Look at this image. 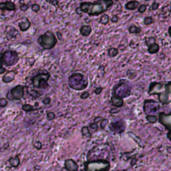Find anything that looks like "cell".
I'll list each match as a JSON object with an SVG mask.
<instances>
[{
    "label": "cell",
    "mask_w": 171,
    "mask_h": 171,
    "mask_svg": "<svg viewBox=\"0 0 171 171\" xmlns=\"http://www.w3.org/2000/svg\"><path fill=\"white\" fill-rule=\"evenodd\" d=\"M168 33H169V35L171 36V27H170L168 29Z\"/></svg>",
    "instance_id": "obj_47"
},
{
    "label": "cell",
    "mask_w": 171,
    "mask_h": 171,
    "mask_svg": "<svg viewBox=\"0 0 171 171\" xmlns=\"http://www.w3.org/2000/svg\"><path fill=\"white\" fill-rule=\"evenodd\" d=\"M9 162L11 166L15 167V168L18 166L20 164V159H19L18 155H17L15 157H11L9 159Z\"/></svg>",
    "instance_id": "obj_19"
},
{
    "label": "cell",
    "mask_w": 171,
    "mask_h": 171,
    "mask_svg": "<svg viewBox=\"0 0 171 171\" xmlns=\"http://www.w3.org/2000/svg\"><path fill=\"white\" fill-rule=\"evenodd\" d=\"M22 108V110H24V111L26 112H30L34 111V110H38V109H34L33 106H32V105H30V104H26L23 105L22 108Z\"/></svg>",
    "instance_id": "obj_23"
},
{
    "label": "cell",
    "mask_w": 171,
    "mask_h": 171,
    "mask_svg": "<svg viewBox=\"0 0 171 171\" xmlns=\"http://www.w3.org/2000/svg\"><path fill=\"white\" fill-rule=\"evenodd\" d=\"M50 102H51V98H49V97H47V98H46L45 99H44V100H42L43 104H45V105L50 104Z\"/></svg>",
    "instance_id": "obj_40"
},
{
    "label": "cell",
    "mask_w": 171,
    "mask_h": 171,
    "mask_svg": "<svg viewBox=\"0 0 171 171\" xmlns=\"http://www.w3.org/2000/svg\"><path fill=\"white\" fill-rule=\"evenodd\" d=\"M88 78L79 72L72 74L68 79V84L74 90H84L88 88Z\"/></svg>",
    "instance_id": "obj_3"
},
{
    "label": "cell",
    "mask_w": 171,
    "mask_h": 171,
    "mask_svg": "<svg viewBox=\"0 0 171 171\" xmlns=\"http://www.w3.org/2000/svg\"><path fill=\"white\" fill-rule=\"evenodd\" d=\"M80 32L82 36L84 37H88L90 36L91 32H92V28L89 25H84L80 28Z\"/></svg>",
    "instance_id": "obj_17"
},
{
    "label": "cell",
    "mask_w": 171,
    "mask_h": 171,
    "mask_svg": "<svg viewBox=\"0 0 171 171\" xmlns=\"http://www.w3.org/2000/svg\"><path fill=\"white\" fill-rule=\"evenodd\" d=\"M103 120V118H102V117H100V116H98V117H96L94 118V122L95 123H98L99 122H101V121H102V120Z\"/></svg>",
    "instance_id": "obj_42"
},
{
    "label": "cell",
    "mask_w": 171,
    "mask_h": 171,
    "mask_svg": "<svg viewBox=\"0 0 171 171\" xmlns=\"http://www.w3.org/2000/svg\"><path fill=\"white\" fill-rule=\"evenodd\" d=\"M16 74H17L16 71H14V70L8 71L5 75H3V76L2 78L3 82L7 84V83H10V82H13V80L15 79V76H16Z\"/></svg>",
    "instance_id": "obj_14"
},
{
    "label": "cell",
    "mask_w": 171,
    "mask_h": 171,
    "mask_svg": "<svg viewBox=\"0 0 171 171\" xmlns=\"http://www.w3.org/2000/svg\"><path fill=\"white\" fill-rule=\"evenodd\" d=\"M28 8H29L28 5L27 4H25V3H24V4L20 5V6H19V9H20L22 11H27L28 9Z\"/></svg>",
    "instance_id": "obj_37"
},
{
    "label": "cell",
    "mask_w": 171,
    "mask_h": 171,
    "mask_svg": "<svg viewBox=\"0 0 171 171\" xmlns=\"http://www.w3.org/2000/svg\"><path fill=\"white\" fill-rule=\"evenodd\" d=\"M16 10L15 4L12 1H4L0 3V19L7 21L13 16Z\"/></svg>",
    "instance_id": "obj_8"
},
{
    "label": "cell",
    "mask_w": 171,
    "mask_h": 171,
    "mask_svg": "<svg viewBox=\"0 0 171 171\" xmlns=\"http://www.w3.org/2000/svg\"><path fill=\"white\" fill-rule=\"evenodd\" d=\"M146 9V5H141L139 8V11L140 13H144Z\"/></svg>",
    "instance_id": "obj_39"
},
{
    "label": "cell",
    "mask_w": 171,
    "mask_h": 171,
    "mask_svg": "<svg viewBox=\"0 0 171 171\" xmlns=\"http://www.w3.org/2000/svg\"><path fill=\"white\" fill-rule=\"evenodd\" d=\"M111 20H112V22H114V23L117 22V21H118V17L117 15H114V16L112 17Z\"/></svg>",
    "instance_id": "obj_44"
},
{
    "label": "cell",
    "mask_w": 171,
    "mask_h": 171,
    "mask_svg": "<svg viewBox=\"0 0 171 171\" xmlns=\"http://www.w3.org/2000/svg\"><path fill=\"white\" fill-rule=\"evenodd\" d=\"M102 88H101V87H98V88H97L96 90H95L94 92L96 94L98 95V94H100L101 92H102Z\"/></svg>",
    "instance_id": "obj_41"
},
{
    "label": "cell",
    "mask_w": 171,
    "mask_h": 171,
    "mask_svg": "<svg viewBox=\"0 0 171 171\" xmlns=\"http://www.w3.org/2000/svg\"><path fill=\"white\" fill-rule=\"evenodd\" d=\"M46 116H47L48 120H53L56 118V114H54V112L52 111H48L47 114H46Z\"/></svg>",
    "instance_id": "obj_29"
},
{
    "label": "cell",
    "mask_w": 171,
    "mask_h": 171,
    "mask_svg": "<svg viewBox=\"0 0 171 171\" xmlns=\"http://www.w3.org/2000/svg\"><path fill=\"white\" fill-rule=\"evenodd\" d=\"M2 56L3 52H1V53H0V74H4L6 72V69L3 67V64L2 60Z\"/></svg>",
    "instance_id": "obj_26"
},
{
    "label": "cell",
    "mask_w": 171,
    "mask_h": 171,
    "mask_svg": "<svg viewBox=\"0 0 171 171\" xmlns=\"http://www.w3.org/2000/svg\"><path fill=\"white\" fill-rule=\"evenodd\" d=\"M119 112V110L116 109V108H112V109L110 110V112L111 114H116V113H118V112Z\"/></svg>",
    "instance_id": "obj_45"
},
{
    "label": "cell",
    "mask_w": 171,
    "mask_h": 171,
    "mask_svg": "<svg viewBox=\"0 0 171 171\" xmlns=\"http://www.w3.org/2000/svg\"><path fill=\"white\" fill-rule=\"evenodd\" d=\"M160 109V104L153 100H146L144 104V111L147 116L152 115Z\"/></svg>",
    "instance_id": "obj_11"
},
{
    "label": "cell",
    "mask_w": 171,
    "mask_h": 171,
    "mask_svg": "<svg viewBox=\"0 0 171 171\" xmlns=\"http://www.w3.org/2000/svg\"><path fill=\"white\" fill-rule=\"evenodd\" d=\"M81 132H82V135H84L85 137L90 138L92 137V135H91V133L88 126H83V127L82 128Z\"/></svg>",
    "instance_id": "obj_22"
},
{
    "label": "cell",
    "mask_w": 171,
    "mask_h": 171,
    "mask_svg": "<svg viewBox=\"0 0 171 171\" xmlns=\"http://www.w3.org/2000/svg\"><path fill=\"white\" fill-rule=\"evenodd\" d=\"M131 94V84L126 80H121L112 89V96L122 99Z\"/></svg>",
    "instance_id": "obj_4"
},
{
    "label": "cell",
    "mask_w": 171,
    "mask_h": 171,
    "mask_svg": "<svg viewBox=\"0 0 171 171\" xmlns=\"http://www.w3.org/2000/svg\"><path fill=\"white\" fill-rule=\"evenodd\" d=\"M109 21V16L106 14H104L101 16L99 22L103 25H106Z\"/></svg>",
    "instance_id": "obj_24"
},
{
    "label": "cell",
    "mask_w": 171,
    "mask_h": 171,
    "mask_svg": "<svg viewBox=\"0 0 171 171\" xmlns=\"http://www.w3.org/2000/svg\"><path fill=\"white\" fill-rule=\"evenodd\" d=\"M110 168V162L104 159L88 161L84 163L85 171H108Z\"/></svg>",
    "instance_id": "obj_7"
},
{
    "label": "cell",
    "mask_w": 171,
    "mask_h": 171,
    "mask_svg": "<svg viewBox=\"0 0 171 171\" xmlns=\"http://www.w3.org/2000/svg\"><path fill=\"white\" fill-rule=\"evenodd\" d=\"M50 78V74L47 71H40L32 78V83L35 88L46 90L49 88L48 80Z\"/></svg>",
    "instance_id": "obj_5"
},
{
    "label": "cell",
    "mask_w": 171,
    "mask_h": 171,
    "mask_svg": "<svg viewBox=\"0 0 171 171\" xmlns=\"http://www.w3.org/2000/svg\"><path fill=\"white\" fill-rule=\"evenodd\" d=\"M19 56L17 52L14 50H6L3 52L2 60L3 65L11 67L15 66L19 62Z\"/></svg>",
    "instance_id": "obj_9"
},
{
    "label": "cell",
    "mask_w": 171,
    "mask_h": 171,
    "mask_svg": "<svg viewBox=\"0 0 171 171\" xmlns=\"http://www.w3.org/2000/svg\"><path fill=\"white\" fill-rule=\"evenodd\" d=\"M7 103H8V102H7V100L5 98H0V107L4 108V107H5L7 105Z\"/></svg>",
    "instance_id": "obj_33"
},
{
    "label": "cell",
    "mask_w": 171,
    "mask_h": 171,
    "mask_svg": "<svg viewBox=\"0 0 171 171\" xmlns=\"http://www.w3.org/2000/svg\"><path fill=\"white\" fill-rule=\"evenodd\" d=\"M90 128L91 129H92V130H93V131H96L97 130H98V124L95 123V122H94V123L90 124Z\"/></svg>",
    "instance_id": "obj_38"
},
{
    "label": "cell",
    "mask_w": 171,
    "mask_h": 171,
    "mask_svg": "<svg viewBox=\"0 0 171 171\" xmlns=\"http://www.w3.org/2000/svg\"><path fill=\"white\" fill-rule=\"evenodd\" d=\"M89 96H90V94H89L88 92H84L82 94H81L80 98L83 99V100H85V99L88 98Z\"/></svg>",
    "instance_id": "obj_36"
},
{
    "label": "cell",
    "mask_w": 171,
    "mask_h": 171,
    "mask_svg": "<svg viewBox=\"0 0 171 171\" xmlns=\"http://www.w3.org/2000/svg\"><path fill=\"white\" fill-rule=\"evenodd\" d=\"M5 34H6L7 38L9 40H11V39L16 38V36L19 34V32L18 30L12 26H7L6 29H5Z\"/></svg>",
    "instance_id": "obj_15"
},
{
    "label": "cell",
    "mask_w": 171,
    "mask_h": 171,
    "mask_svg": "<svg viewBox=\"0 0 171 171\" xmlns=\"http://www.w3.org/2000/svg\"><path fill=\"white\" fill-rule=\"evenodd\" d=\"M129 32L130 33H135V34H139L141 32V28H138L136 26H132L129 28Z\"/></svg>",
    "instance_id": "obj_27"
},
{
    "label": "cell",
    "mask_w": 171,
    "mask_h": 171,
    "mask_svg": "<svg viewBox=\"0 0 171 171\" xmlns=\"http://www.w3.org/2000/svg\"><path fill=\"white\" fill-rule=\"evenodd\" d=\"M110 102H111L112 106L116 107V108H120V107L123 106L124 104V102L122 99L116 98V97L114 96H112Z\"/></svg>",
    "instance_id": "obj_18"
},
{
    "label": "cell",
    "mask_w": 171,
    "mask_h": 171,
    "mask_svg": "<svg viewBox=\"0 0 171 171\" xmlns=\"http://www.w3.org/2000/svg\"><path fill=\"white\" fill-rule=\"evenodd\" d=\"M108 119H103L100 122V127L102 129H104L106 128V126L108 125Z\"/></svg>",
    "instance_id": "obj_34"
},
{
    "label": "cell",
    "mask_w": 171,
    "mask_h": 171,
    "mask_svg": "<svg viewBox=\"0 0 171 171\" xmlns=\"http://www.w3.org/2000/svg\"><path fill=\"white\" fill-rule=\"evenodd\" d=\"M146 119L150 123H155L157 120H158V118L155 115H150V116H146Z\"/></svg>",
    "instance_id": "obj_28"
},
{
    "label": "cell",
    "mask_w": 171,
    "mask_h": 171,
    "mask_svg": "<svg viewBox=\"0 0 171 171\" xmlns=\"http://www.w3.org/2000/svg\"><path fill=\"white\" fill-rule=\"evenodd\" d=\"M31 8H32V10L33 11H34V12L36 13H38L40 9V5L37 4V3H34V4L32 5V7H31Z\"/></svg>",
    "instance_id": "obj_31"
},
{
    "label": "cell",
    "mask_w": 171,
    "mask_h": 171,
    "mask_svg": "<svg viewBox=\"0 0 171 171\" xmlns=\"http://www.w3.org/2000/svg\"><path fill=\"white\" fill-rule=\"evenodd\" d=\"M158 5L159 4L158 3H153V4L152 5V9H153V10H156V9H157L158 8Z\"/></svg>",
    "instance_id": "obj_43"
},
{
    "label": "cell",
    "mask_w": 171,
    "mask_h": 171,
    "mask_svg": "<svg viewBox=\"0 0 171 171\" xmlns=\"http://www.w3.org/2000/svg\"><path fill=\"white\" fill-rule=\"evenodd\" d=\"M65 168L68 171H78V165L73 159H67L65 160Z\"/></svg>",
    "instance_id": "obj_13"
},
{
    "label": "cell",
    "mask_w": 171,
    "mask_h": 171,
    "mask_svg": "<svg viewBox=\"0 0 171 171\" xmlns=\"http://www.w3.org/2000/svg\"><path fill=\"white\" fill-rule=\"evenodd\" d=\"M108 52V55H109L110 57H115V56H117V54L118 53V49H116L115 48H110Z\"/></svg>",
    "instance_id": "obj_25"
},
{
    "label": "cell",
    "mask_w": 171,
    "mask_h": 171,
    "mask_svg": "<svg viewBox=\"0 0 171 171\" xmlns=\"http://www.w3.org/2000/svg\"><path fill=\"white\" fill-rule=\"evenodd\" d=\"M155 41H156V40H155V38H153V37L146 38V44L148 46H150L153 44H155Z\"/></svg>",
    "instance_id": "obj_30"
},
{
    "label": "cell",
    "mask_w": 171,
    "mask_h": 171,
    "mask_svg": "<svg viewBox=\"0 0 171 171\" xmlns=\"http://www.w3.org/2000/svg\"><path fill=\"white\" fill-rule=\"evenodd\" d=\"M38 42L44 49L51 50L57 44L58 40L53 32L47 31L44 34L40 35L38 37Z\"/></svg>",
    "instance_id": "obj_6"
},
{
    "label": "cell",
    "mask_w": 171,
    "mask_h": 171,
    "mask_svg": "<svg viewBox=\"0 0 171 171\" xmlns=\"http://www.w3.org/2000/svg\"><path fill=\"white\" fill-rule=\"evenodd\" d=\"M50 3H52V4H54V5H58V1H50Z\"/></svg>",
    "instance_id": "obj_46"
},
{
    "label": "cell",
    "mask_w": 171,
    "mask_h": 171,
    "mask_svg": "<svg viewBox=\"0 0 171 171\" xmlns=\"http://www.w3.org/2000/svg\"><path fill=\"white\" fill-rule=\"evenodd\" d=\"M152 18L151 17H146L144 19V23L145 25H150L152 23Z\"/></svg>",
    "instance_id": "obj_35"
},
{
    "label": "cell",
    "mask_w": 171,
    "mask_h": 171,
    "mask_svg": "<svg viewBox=\"0 0 171 171\" xmlns=\"http://www.w3.org/2000/svg\"><path fill=\"white\" fill-rule=\"evenodd\" d=\"M23 19H24V20L19 22L18 26L21 32H26V31L28 30L29 28H30L31 23L28 18H27V17L24 18Z\"/></svg>",
    "instance_id": "obj_16"
},
{
    "label": "cell",
    "mask_w": 171,
    "mask_h": 171,
    "mask_svg": "<svg viewBox=\"0 0 171 171\" xmlns=\"http://www.w3.org/2000/svg\"><path fill=\"white\" fill-rule=\"evenodd\" d=\"M139 1H128V3H126L125 7L126 9H129V10H134V9H136L137 8V7L139 6Z\"/></svg>",
    "instance_id": "obj_20"
},
{
    "label": "cell",
    "mask_w": 171,
    "mask_h": 171,
    "mask_svg": "<svg viewBox=\"0 0 171 171\" xmlns=\"http://www.w3.org/2000/svg\"><path fill=\"white\" fill-rule=\"evenodd\" d=\"M113 4V1L111 0H100L94 2L83 1L80 3V7L76 9V11L78 14L81 11V13H87L90 16H98L106 11Z\"/></svg>",
    "instance_id": "obj_2"
},
{
    "label": "cell",
    "mask_w": 171,
    "mask_h": 171,
    "mask_svg": "<svg viewBox=\"0 0 171 171\" xmlns=\"http://www.w3.org/2000/svg\"><path fill=\"white\" fill-rule=\"evenodd\" d=\"M159 51V46L158 44H157L155 43V44H153L152 45H150L148 46V52H149L150 54H155L157 53Z\"/></svg>",
    "instance_id": "obj_21"
},
{
    "label": "cell",
    "mask_w": 171,
    "mask_h": 171,
    "mask_svg": "<svg viewBox=\"0 0 171 171\" xmlns=\"http://www.w3.org/2000/svg\"><path fill=\"white\" fill-rule=\"evenodd\" d=\"M148 94L157 95L159 102L164 106L171 108V82L166 83L152 82L149 86ZM159 122L168 130L167 138L171 141V111L170 113L160 112L158 114Z\"/></svg>",
    "instance_id": "obj_1"
},
{
    "label": "cell",
    "mask_w": 171,
    "mask_h": 171,
    "mask_svg": "<svg viewBox=\"0 0 171 171\" xmlns=\"http://www.w3.org/2000/svg\"><path fill=\"white\" fill-rule=\"evenodd\" d=\"M33 146H34V147L36 148V149L40 150L42 149V143L40 141H35L34 144H33Z\"/></svg>",
    "instance_id": "obj_32"
},
{
    "label": "cell",
    "mask_w": 171,
    "mask_h": 171,
    "mask_svg": "<svg viewBox=\"0 0 171 171\" xmlns=\"http://www.w3.org/2000/svg\"><path fill=\"white\" fill-rule=\"evenodd\" d=\"M24 96V87L22 85H17L11 88L6 94V98L9 101L19 100Z\"/></svg>",
    "instance_id": "obj_10"
},
{
    "label": "cell",
    "mask_w": 171,
    "mask_h": 171,
    "mask_svg": "<svg viewBox=\"0 0 171 171\" xmlns=\"http://www.w3.org/2000/svg\"><path fill=\"white\" fill-rule=\"evenodd\" d=\"M109 128L110 131L116 133H122L125 130V124L122 120H117L116 122H112L110 124Z\"/></svg>",
    "instance_id": "obj_12"
}]
</instances>
